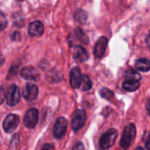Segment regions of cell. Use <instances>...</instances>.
<instances>
[{"label":"cell","instance_id":"1","mask_svg":"<svg viewBox=\"0 0 150 150\" xmlns=\"http://www.w3.org/2000/svg\"><path fill=\"white\" fill-rule=\"evenodd\" d=\"M136 135V130L135 125L132 124V123L127 125L125 127V130L123 131L122 136L121 140H120V146L124 149H128L134 142Z\"/></svg>","mask_w":150,"mask_h":150},{"label":"cell","instance_id":"2","mask_svg":"<svg viewBox=\"0 0 150 150\" xmlns=\"http://www.w3.org/2000/svg\"><path fill=\"white\" fill-rule=\"evenodd\" d=\"M117 136H118V132L115 129L111 128L107 130L105 133L102 135L100 139V148L103 150L109 149L114 144Z\"/></svg>","mask_w":150,"mask_h":150},{"label":"cell","instance_id":"3","mask_svg":"<svg viewBox=\"0 0 150 150\" xmlns=\"http://www.w3.org/2000/svg\"><path fill=\"white\" fill-rule=\"evenodd\" d=\"M86 114L84 110L78 109L75 111L71 122V127L74 131H78L84 125Z\"/></svg>","mask_w":150,"mask_h":150},{"label":"cell","instance_id":"4","mask_svg":"<svg viewBox=\"0 0 150 150\" xmlns=\"http://www.w3.org/2000/svg\"><path fill=\"white\" fill-rule=\"evenodd\" d=\"M20 123V118L16 114H8L3 122V129L7 133H13Z\"/></svg>","mask_w":150,"mask_h":150},{"label":"cell","instance_id":"5","mask_svg":"<svg viewBox=\"0 0 150 150\" xmlns=\"http://www.w3.org/2000/svg\"><path fill=\"white\" fill-rule=\"evenodd\" d=\"M20 90L16 84H12L7 90L6 95V101L7 105L10 106H14L20 101Z\"/></svg>","mask_w":150,"mask_h":150},{"label":"cell","instance_id":"6","mask_svg":"<svg viewBox=\"0 0 150 150\" xmlns=\"http://www.w3.org/2000/svg\"><path fill=\"white\" fill-rule=\"evenodd\" d=\"M67 127V121L64 117H59L54 127V136L57 139H62L64 137Z\"/></svg>","mask_w":150,"mask_h":150},{"label":"cell","instance_id":"7","mask_svg":"<svg viewBox=\"0 0 150 150\" xmlns=\"http://www.w3.org/2000/svg\"><path fill=\"white\" fill-rule=\"evenodd\" d=\"M38 122V111L36 108H30L26 111L23 118V124L27 128L32 129Z\"/></svg>","mask_w":150,"mask_h":150},{"label":"cell","instance_id":"8","mask_svg":"<svg viewBox=\"0 0 150 150\" xmlns=\"http://www.w3.org/2000/svg\"><path fill=\"white\" fill-rule=\"evenodd\" d=\"M22 95L27 102H32L35 100L38 95V86L33 83H26L22 91Z\"/></svg>","mask_w":150,"mask_h":150},{"label":"cell","instance_id":"9","mask_svg":"<svg viewBox=\"0 0 150 150\" xmlns=\"http://www.w3.org/2000/svg\"><path fill=\"white\" fill-rule=\"evenodd\" d=\"M81 71L79 67H74L71 69L70 72V85L73 89L80 88L82 81Z\"/></svg>","mask_w":150,"mask_h":150},{"label":"cell","instance_id":"10","mask_svg":"<svg viewBox=\"0 0 150 150\" xmlns=\"http://www.w3.org/2000/svg\"><path fill=\"white\" fill-rule=\"evenodd\" d=\"M21 76L26 80L31 81H36L40 77V74L38 70L31 66L23 67L21 70Z\"/></svg>","mask_w":150,"mask_h":150},{"label":"cell","instance_id":"11","mask_svg":"<svg viewBox=\"0 0 150 150\" xmlns=\"http://www.w3.org/2000/svg\"><path fill=\"white\" fill-rule=\"evenodd\" d=\"M108 45V40L105 37H100L96 42L94 54L97 58H101L105 54Z\"/></svg>","mask_w":150,"mask_h":150},{"label":"cell","instance_id":"12","mask_svg":"<svg viewBox=\"0 0 150 150\" xmlns=\"http://www.w3.org/2000/svg\"><path fill=\"white\" fill-rule=\"evenodd\" d=\"M44 32V26L40 21L32 22L28 27V34L30 37L40 36Z\"/></svg>","mask_w":150,"mask_h":150},{"label":"cell","instance_id":"13","mask_svg":"<svg viewBox=\"0 0 150 150\" xmlns=\"http://www.w3.org/2000/svg\"><path fill=\"white\" fill-rule=\"evenodd\" d=\"M73 58L79 63H83L88 59L87 51L81 45H76L73 48Z\"/></svg>","mask_w":150,"mask_h":150},{"label":"cell","instance_id":"14","mask_svg":"<svg viewBox=\"0 0 150 150\" xmlns=\"http://www.w3.org/2000/svg\"><path fill=\"white\" fill-rule=\"evenodd\" d=\"M135 67L136 69L143 72H148L150 68V63L149 59L144 58L139 59L135 62Z\"/></svg>","mask_w":150,"mask_h":150},{"label":"cell","instance_id":"15","mask_svg":"<svg viewBox=\"0 0 150 150\" xmlns=\"http://www.w3.org/2000/svg\"><path fill=\"white\" fill-rule=\"evenodd\" d=\"M139 81L134 80H126L122 83L123 89L127 92H134L139 89Z\"/></svg>","mask_w":150,"mask_h":150},{"label":"cell","instance_id":"16","mask_svg":"<svg viewBox=\"0 0 150 150\" xmlns=\"http://www.w3.org/2000/svg\"><path fill=\"white\" fill-rule=\"evenodd\" d=\"M73 17H74L75 20L79 22V23H84L87 21L88 16L86 12H85L83 10H81V9H79V10H77L75 12Z\"/></svg>","mask_w":150,"mask_h":150},{"label":"cell","instance_id":"17","mask_svg":"<svg viewBox=\"0 0 150 150\" xmlns=\"http://www.w3.org/2000/svg\"><path fill=\"white\" fill-rule=\"evenodd\" d=\"M125 77L126 80H134V81H139L140 79H142V76L139 74L138 72H136V70H133V69H130V70H127V71L125 73Z\"/></svg>","mask_w":150,"mask_h":150},{"label":"cell","instance_id":"18","mask_svg":"<svg viewBox=\"0 0 150 150\" xmlns=\"http://www.w3.org/2000/svg\"><path fill=\"white\" fill-rule=\"evenodd\" d=\"M81 87L83 91H89L92 87V82L89 77L86 75H83L82 77V81L81 84Z\"/></svg>","mask_w":150,"mask_h":150},{"label":"cell","instance_id":"19","mask_svg":"<svg viewBox=\"0 0 150 150\" xmlns=\"http://www.w3.org/2000/svg\"><path fill=\"white\" fill-rule=\"evenodd\" d=\"M75 33H76L77 38H79V39L83 42V43L84 44L89 43V38H88L87 35L84 33V32H83L81 28L79 27L76 28V30H75Z\"/></svg>","mask_w":150,"mask_h":150},{"label":"cell","instance_id":"20","mask_svg":"<svg viewBox=\"0 0 150 150\" xmlns=\"http://www.w3.org/2000/svg\"><path fill=\"white\" fill-rule=\"evenodd\" d=\"M100 95L103 98H105L106 100H111L112 98H114V94L113 93L112 91L109 90L107 88H103L101 89L100 92Z\"/></svg>","mask_w":150,"mask_h":150},{"label":"cell","instance_id":"21","mask_svg":"<svg viewBox=\"0 0 150 150\" xmlns=\"http://www.w3.org/2000/svg\"><path fill=\"white\" fill-rule=\"evenodd\" d=\"M7 24V19L4 13L0 10V32L4 30Z\"/></svg>","mask_w":150,"mask_h":150},{"label":"cell","instance_id":"22","mask_svg":"<svg viewBox=\"0 0 150 150\" xmlns=\"http://www.w3.org/2000/svg\"><path fill=\"white\" fill-rule=\"evenodd\" d=\"M18 142H19L18 135L15 134L14 136L12 137L11 141H10V147H11L12 149H14L15 147H16V146H17L18 144Z\"/></svg>","mask_w":150,"mask_h":150},{"label":"cell","instance_id":"23","mask_svg":"<svg viewBox=\"0 0 150 150\" xmlns=\"http://www.w3.org/2000/svg\"><path fill=\"white\" fill-rule=\"evenodd\" d=\"M72 150H84V146H83V144L80 142H76L74 144V146H73V149Z\"/></svg>","mask_w":150,"mask_h":150},{"label":"cell","instance_id":"24","mask_svg":"<svg viewBox=\"0 0 150 150\" xmlns=\"http://www.w3.org/2000/svg\"><path fill=\"white\" fill-rule=\"evenodd\" d=\"M12 40L13 41H19L21 40V35L18 32H14L10 36Z\"/></svg>","mask_w":150,"mask_h":150},{"label":"cell","instance_id":"25","mask_svg":"<svg viewBox=\"0 0 150 150\" xmlns=\"http://www.w3.org/2000/svg\"><path fill=\"white\" fill-rule=\"evenodd\" d=\"M41 150H55L54 145L51 144H45L42 146Z\"/></svg>","mask_w":150,"mask_h":150},{"label":"cell","instance_id":"26","mask_svg":"<svg viewBox=\"0 0 150 150\" xmlns=\"http://www.w3.org/2000/svg\"><path fill=\"white\" fill-rule=\"evenodd\" d=\"M4 98H5V93H4V89L2 87L0 88V105L4 101Z\"/></svg>","mask_w":150,"mask_h":150},{"label":"cell","instance_id":"27","mask_svg":"<svg viewBox=\"0 0 150 150\" xmlns=\"http://www.w3.org/2000/svg\"><path fill=\"white\" fill-rule=\"evenodd\" d=\"M146 148H147V149H149V137H148L147 140H146Z\"/></svg>","mask_w":150,"mask_h":150},{"label":"cell","instance_id":"28","mask_svg":"<svg viewBox=\"0 0 150 150\" xmlns=\"http://www.w3.org/2000/svg\"><path fill=\"white\" fill-rule=\"evenodd\" d=\"M135 150H144V149L143 147H142V146H139V147L136 148Z\"/></svg>","mask_w":150,"mask_h":150}]
</instances>
